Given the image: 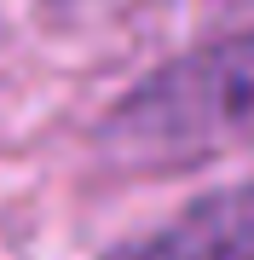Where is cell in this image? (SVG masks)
<instances>
[{"instance_id": "6da1fadb", "label": "cell", "mask_w": 254, "mask_h": 260, "mask_svg": "<svg viewBox=\"0 0 254 260\" xmlns=\"http://www.w3.org/2000/svg\"><path fill=\"white\" fill-rule=\"evenodd\" d=\"M254 145V29L179 58L144 81L110 121V150L168 168Z\"/></svg>"}, {"instance_id": "7a4b0ae2", "label": "cell", "mask_w": 254, "mask_h": 260, "mask_svg": "<svg viewBox=\"0 0 254 260\" xmlns=\"http://www.w3.org/2000/svg\"><path fill=\"white\" fill-rule=\"evenodd\" d=\"M110 260H254V185L220 191L185 208L179 220L127 243Z\"/></svg>"}]
</instances>
